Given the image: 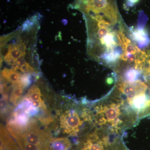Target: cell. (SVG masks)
Wrapping results in <instances>:
<instances>
[{"label": "cell", "instance_id": "obj_15", "mask_svg": "<svg viewBox=\"0 0 150 150\" xmlns=\"http://www.w3.org/2000/svg\"><path fill=\"white\" fill-rule=\"evenodd\" d=\"M140 0H126V7H132L139 2Z\"/></svg>", "mask_w": 150, "mask_h": 150}, {"label": "cell", "instance_id": "obj_9", "mask_svg": "<svg viewBox=\"0 0 150 150\" xmlns=\"http://www.w3.org/2000/svg\"><path fill=\"white\" fill-rule=\"evenodd\" d=\"M13 86V88L11 93L10 100L13 104H16L18 100L22 96L25 87L21 83L16 84Z\"/></svg>", "mask_w": 150, "mask_h": 150}, {"label": "cell", "instance_id": "obj_5", "mask_svg": "<svg viewBox=\"0 0 150 150\" xmlns=\"http://www.w3.org/2000/svg\"><path fill=\"white\" fill-rule=\"evenodd\" d=\"M149 101L145 93H141L134 97L130 101V104L136 110H144L146 107L149 106Z\"/></svg>", "mask_w": 150, "mask_h": 150}, {"label": "cell", "instance_id": "obj_3", "mask_svg": "<svg viewBox=\"0 0 150 150\" xmlns=\"http://www.w3.org/2000/svg\"><path fill=\"white\" fill-rule=\"evenodd\" d=\"M4 126L1 127V150H20Z\"/></svg>", "mask_w": 150, "mask_h": 150}, {"label": "cell", "instance_id": "obj_18", "mask_svg": "<svg viewBox=\"0 0 150 150\" xmlns=\"http://www.w3.org/2000/svg\"><path fill=\"white\" fill-rule=\"evenodd\" d=\"M150 105V101H149V105Z\"/></svg>", "mask_w": 150, "mask_h": 150}, {"label": "cell", "instance_id": "obj_10", "mask_svg": "<svg viewBox=\"0 0 150 150\" xmlns=\"http://www.w3.org/2000/svg\"><path fill=\"white\" fill-rule=\"evenodd\" d=\"M101 44L105 45L109 51L117 45L115 40V33L109 32L104 38L100 39Z\"/></svg>", "mask_w": 150, "mask_h": 150}, {"label": "cell", "instance_id": "obj_13", "mask_svg": "<svg viewBox=\"0 0 150 150\" xmlns=\"http://www.w3.org/2000/svg\"><path fill=\"white\" fill-rule=\"evenodd\" d=\"M110 29L109 28H99L98 30L97 35L100 39H102L104 38L108 33L110 32Z\"/></svg>", "mask_w": 150, "mask_h": 150}, {"label": "cell", "instance_id": "obj_12", "mask_svg": "<svg viewBox=\"0 0 150 150\" xmlns=\"http://www.w3.org/2000/svg\"><path fill=\"white\" fill-rule=\"evenodd\" d=\"M122 47L124 52L130 54H137L141 51L137 46H135L134 44H132L131 42L123 45Z\"/></svg>", "mask_w": 150, "mask_h": 150}, {"label": "cell", "instance_id": "obj_2", "mask_svg": "<svg viewBox=\"0 0 150 150\" xmlns=\"http://www.w3.org/2000/svg\"><path fill=\"white\" fill-rule=\"evenodd\" d=\"M25 98L30 100L33 105L38 109L46 110V105L41 98L40 89L37 86L34 85L30 88Z\"/></svg>", "mask_w": 150, "mask_h": 150}, {"label": "cell", "instance_id": "obj_1", "mask_svg": "<svg viewBox=\"0 0 150 150\" xmlns=\"http://www.w3.org/2000/svg\"><path fill=\"white\" fill-rule=\"evenodd\" d=\"M81 124L77 113L74 111H67L61 118V127L65 133L70 135H76Z\"/></svg>", "mask_w": 150, "mask_h": 150}, {"label": "cell", "instance_id": "obj_16", "mask_svg": "<svg viewBox=\"0 0 150 150\" xmlns=\"http://www.w3.org/2000/svg\"><path fill=\"white\" fill-rule=\"evenodd\" d=\"M98 26L99 28H109L110 27V25H112L109 23L107 22L104 21H100L97 22Z\"/></svg>", "mask_w": 150, "mask_h": 150}, {"label": "cell", "instance_id": "obj_11", "mask_svg": "<svg viewBox=\"0 0 150 150\" xmlns=\"http://www.w3.org/2000/svg\"><path fill=\"white\" fill-rule=\"evenodd\" d=\"M140 72L137 69L131 68L126 70L124 74L125 79L128 82L133 83L138 80Z\"/></svg>", "mask_w": 150, "mask_h": 150}, {"label": "cell", "instance_id": "obj_14", "mask_svg": "<svg viewBox=\"0 0 150 150\" xmlns=\"http://www.w3.org/2000/svg\"><path fill=\"white\" fill-rule=\"evenodd\" d=\"M127 56V61L130 63H134L136 62L137 60V55L136 54H130V53L125 52Z\"/></svg>", "mask_w": 150, "mask_h": 150}, {"label": "cell", "instance_id": "obj_6", "mask_svg": "<svg viewBox=\"0 0 150 150\" xmlns=\"http://www.w3.org/2000/svg\"><path fill=\"white\" fill-rule=\"evenodd\" d=\"M23 75L13 70L5 68L2 71V76L5 80L13 84L21 83Z\"/></svg>", "mask_w": 150, "mask_h": 150}, {"label": "cell", "instance_id": "obj_17", "mask_svg": "<svg viewBox=\"0 0 150 150\" xmlns=\"http://www.w3.org/2000/svg\"><path fill=\"white\" fill-rule=\"evenodd\" d=\"M108 82V83H110L112 82V79L111 78H108L107 80Z\"/></svg>", "mask_w": 150, "mask_h": 150}, {"label": "cell", "instance_id": "obj_7", "mask_svg": "<svg viewBox=\"0 0 150 150\" xmlns=\"http://www.w3.org/2000/svg\"><path fill=\"white\" fill-rule=\"evenodd\" d=\"M71 146V142L67 138H58L51 142L48 150H67Z\"/></svg>", "mask_w": 150, "mask_h": 150}, {"label": "cell", "instance_id": "obj_8", "mask_svg": "<svg viewBox=\"0 0 150 150\" xmlns=\"http://www.w3.org/2000/svg\"><path fill=\"white\" fill-rule=\"evenodd\" d=\"M105 112V117L110 122H115L119 116V109L115 105H111L109 107L106 108Z\"/></svg>", "mask_w": 150, "mask_h": 150}, {"label": "cell", "instance_id": "obj_4", "mask_svg": "<svg viewBox=\"0 0 150 150\" xmlns=\"http://www.w3.org/2000/svg\"><path fill=\"white\" fill-rule=\"evenodd\" d=\"M132 37L141 48L147 46L150 42L149 38L145 30L139 29L132 31Z\"/></svg>", "mask_w": 150, "mask_h": 150}]
</instances>
